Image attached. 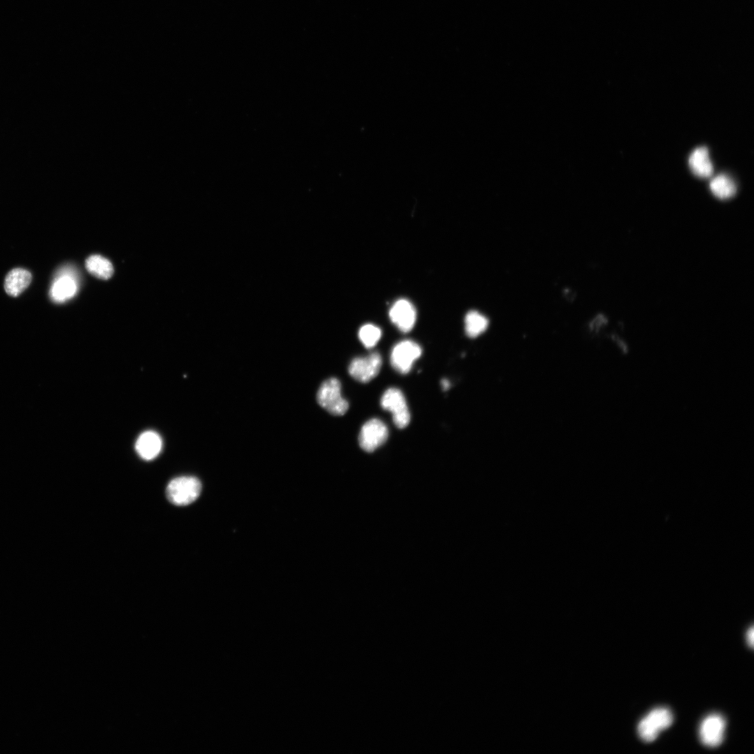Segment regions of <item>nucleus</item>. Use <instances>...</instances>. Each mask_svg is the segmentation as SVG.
Returning a JSON list of instances; mask_svg holds the SVG:
<instances>
[{"label":"nucleus","mask_w":754,"mask_h":754,"mask_svg":"<svg viewBox=\"0 0 754 754\" xmlns=\"http://www.w3.org/2000/svg\"><path fill=\"white\" fill-rule=\"evenodd\" d=\"M673 721V714L668 708H655L639 722L637 734L643 741L652 742L657 739L661 731L670 727Z\"/></svg>","instance_id":"1"},{"label":"nucleus","mask_w":754,"mask_h":754,"mask_svg":"<svg viewBox=\"0 0 754 754\" xmlns=\"http://www.w3.org/2000/svg\"><path fill=\"white\" fill-rule=\"evenodd\" d=\"M201 489V483L197 478L181 476L168 483L166 495L172 504L183 506L195 501L200 496Z\"/></svg>","instance_id":"2"},{"label":"nucleus","mask_w":754,"mask_h":754,"mask_svg":"<svg viewBox=\"0 0 754 754\" xmlns=\"http://www.w3.org/2000/svg\"><path fill=\"white\" fill-rule=\"evenodd\" d=\"M341 385L336 378L325 380L317 392L318 404L334 415H344L349 407L348 402L341 396Z\"/></svg>","instance_id":"3"},{"label":"nucleus","mask_w":754,"mask_h":754,"mask_svg":"<svg viewBox=\"0 0 754 754\" xmlns=\"http://www.w3.org/2000/svg\"><path fill=\"white\" fill-rule=\"evenodd\" d=\"M380 406L392 414L393 422L399 429L406 427L411 421V414L402 392L395 387L385 391L380 399Z\"/></svg>","instance_id":"4"},{"label":"nucleus","mask_w":754,"mask_h":754,"mask_svg":"<svg viewBox=\"0 0 754 754\" xmlns=\"http://www.w3.org/2000/svg\"><path fill=\"white\" fill-rule=\"evenodd\" d=\"M421 354L422 348L417 343L411 340H404L397 343L392 348L390 364L399 374H406Z\"/></svg>","instance_id":"5"},{"label":"nucleus","mask_w":754,"mask_h":754,"mask_svg":"<svg viewBox=\"0 0 754 754\" xmlns=\"http://www.w3.org/2000/svg\"><path fill=\"white\" fill-rule=\"evenodd\" d=\"M386 424L378 418H372L362 427L358 441L360 448L367 452H372L383 445L388 438Z\"/></svg>","instance_id":"6"},{"label":"nucleus","mask_w":754,"mask_h":754,"mask_svg":"<svg viewBox=\"0 0 754 754\" xmlns=\"http://www.w3.org/2000/svg\"><path fill=\"white\" fill-rule=\"evenodd\" d=\"M726 720L719 714H711L702 720L699 727L701 743L708 748H716L723 741Z\"/></svg>","instance_id":"7"},{"label":"nucleus","mask_w":754,"mask_h":754,"mask_svg":"<svg viewBox=\"0 0 754 754\" xmlns=\"http://www.w3.org/2000/svg\"><path fill=\"white\" fill-rule=\"evenodd\" d=\"M382 357L378 352L366 357H357L352 360L348 366L351 377L360 383H368L379 373L382 366Z\"/></svg>","instance_id":"8"},{"label":"nucleus","mask_w":754,"mask_h":754,"mask_svg":"<svg viewBox=\"0 0 754 754\" xmlns=\"http://www.w3.org/2000/svg\"><path fill=\"white\" fill-rule=\"evenodd\" d=\"M389 316L392 322L403 332L411 331L416 320L413 305L405 299L399 300L392 305Z\"/></svg>","instance_id":"9"},{"label":"nucleus","mask_w":754,"mask_h":754,"mask_svg":"<svg viewBox=\"0 0 754 754\" xmlns=\"http://www.w3.org/2000/svg\"><path fill=\"white\" fill-rule=\"evenodd\" d=\"M162 444V439L156 432L146 431L138 436L135 448L141 458L151 460L161 452Z\"/></svg>","instance_id":"10"},{"label":"nucleus","mask_w":754,"mask_h":754,"mask_svg":"<svg viewBox=\"0 0 754 754\" xmlns=\"http://www.w3.org/2000/svg\"><path fill=\"white\" fill-rule=\"evenodd\" d=\"M688 165L692 172L700 178H708L714 172V166L706 147H697L692 151L688 158Z\"/></svg>","instance_id":"11"},{"label":"nucleus","mask_w":754,"mask_h":754,"mask_svg":"<svg viewBox=\"0 0 754 754\" xmlns=\"http://www.w3.org/2000/svg\"><path fill=\"white\" fill-rule=\"evenodd\" d=\"M31 279V273L27 269L15 268L7 274L5 279V290L9 295L17 297L29 286Z\"/></svg>","instance_id":"12"},{"label":"nucleus","mask_w":754,"mask_h":754,"mask_svg":"<svg viewBox=\"0 0 754 754\" xmlns=\"http://www.w3.org/2000/svg\"><path fill=\"white\" fill-rule=\"evenodd\" d=\"M77 288L75 279L70 275L63 274L53 283L50 290V296L54 301L63 302L74 296Z\"/></svg>","instance_id":"13"},{"label":"nucleus","mask_w":754,"mask_h":754,"mask_svg":"<svg viewBox=\"0 0 754 754\" xmlns=\"http://www.w3.org/2000/svg\"><path fill=\"white\" fill-rule=\"evenodd\" d=\"M709 188L711 193L720 200L729 199L737 192L734 182L725 174H720L714 177L709 183Z\"/></svg>","instance_id":"14"},{"label":"nucleus","mask_w":754,"mask_h":754,"mask_svg":"<svg viewBox=\"0 0 754 754\" xmlns=\"http://www.w3.org/2000/svg\"><path fill=\"white\" fill-rule=\"evenodd\" d=\"M489 326L488 318L481 313L473 310L468 311L464 318L466 334L470 338H476L483 334Z\"/></svg>","instance_id":"15"},{"label":"nucleus","mask_w":754,"mask_h":754,"mask_svg":"<svg viewBox=\"0 0 754 754\" xmlns=\"http://www.w3.org/2000/svg\"><path fill=\"white\" fill-rule=\"evenodd\" d=\"M85 266L89 273L98 279H108L113 274L112 263L99 255L89 256L86 260Z\"/></svg>","instance_id":"16"},{"label":"nucleus","mask_w":754,"mask_h":754,"mask_svg":"<svg viewBox=\"0 0 754 754\" xmlns=\"http://www.w3.org/2000/svg\"><path fill=\"white\" fill-rule=\"evenodd\" d=\"M358 336L362 344L367 348H370L378 342L381 337V330L376 325L367 324L360 329Z\"/></svg>","instance_id":"17"},{"label":"nucleus","mask_w":754,"mask_h":754,"mask_svg":"<svg viewBox=\"0 0 754 754\" xmlns=\"http://www.w3.org/2000/svg\"><path fill=\"white\" fill-rule=\"evenodd\" d=\"M753 627L751 626L746 634L747 642L751 648L753 647Z\"/></svg>","instance_id":"18"},{"label":"nucleus","mask_w":754,"mask_h":754,"mask_svg":"<svg viewBox=\"0 0 754 754\" xmlns=\"http://www.w3.org/2000/svg\"><path fill=\"white\" fill-rule=\"evenodd\" d=\"M441 383L443 390H448L450 387V383L448 379H442Z\"/></svg>","instance_id":"19"}]
</instances>
